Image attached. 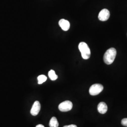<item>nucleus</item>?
<instances>
[{"mask_svg":"<svg viewBox=\"0 0 127 127\" xmlns=\"http://www.w3.org/2000/svg\"><path fill=\"white\" fill-rule=\"evenodd\" d=\"M116 50L114 48H111L108 49L104 53V63L107 64L113 63L116 57Z\"/></svg>","mask_w":127,"mask_h":127,"instance_id":"1","label":"nucleus"},{"mask_svg":"<svg viewBox=\"0 0 127 127\" xmlns=\"http://www.w3.org/2000/svg\"><path fill=\"white\" fill-rule=\"evenodd\" d=\"M79 49L82 57L84 59H89L91 57V50L87 44L84 42H81L79 44Z\"/></svg>","mask_w":127,"mask_h":127,"instance_id":"2","label":"nucleus"},{"mask_svg":"<svg viewBox=\"0 0 127 127\" xmlns=\"http://www.w3.org/2000/svg\"><path fill=\"white\" fill-rule=\"evenodd\" d=\"M104 89L102 85L100 84H95L90 87L89 92L91 95H98Z\"/></svg>","mask_w":127,"mask_h":127,"instance_id":"3","label":"nucleus"},{"mask_svg":"<svg viewBox=\"0 0 127 127\" xmlns=\"http://www.w3.org/2000/svg\"><path fill=\"white\" fill-rule=\"evenodd\" d=\"M73 108V104L70 101H65L60 104L59 106V109L61 112H65L70 111Z\"/></svg>","mask_w":127,"mask_h":127,"instance_id":"4","label":"nucleus"},{"mask_svg":"<svg viewBox=\"0 0 127 127\" xmlns=\"http://www.w3.org/2000/svg\"><path fill=\"white\" fill-rule=\"evenodd\" d=\"M110 12L108 9H104L101 10L98 15V19L100 21H105L109 19L110 17Z\"/></svg>","mask_w":127,"mask_h":127,"instance_id":"5","label":"nucleus"},{"mask_svg":"<svg viewBox=\"0 0 127 127\" xmlns=\"http://www.w3.org/2000/svg\"><path fill=\"white\" fill-rule=\"evenodd\" d=\"M41 110V104L38 101H36L33 103V104L31 109L30 113L33 116H36L38 115Z\"/></svg>","mask_w":127,"mask_h":127,"instance_id":"6","label":"nucleus"},{"mask_svg":"<svg viewBox=\"0 0 127 127\" xmlns=\"http://www.w3.org/2000/svg\"><path fill=\"white\" fill-rule=\"evenodd\" d=\"M59 25L62 28V29L65 31L68 30L70 27V24L68 20L64 19H62L59 20Z\"/></svg>","mask_w":127,"mask_h":127,"instance_id":"7","label":"nucleus"},{"mask_svg":"<svg viewBox=\"0 0 127 127\" xmlns=\"http://www.w3.org/2000/svg\"><path fill=\"white\" fill-rule=\"evenodd\" d=\"M108 107L106 104L103 102H100L97 106V110L98 112L101 114H104L106 113Z\"/></svg>","mask_w":127,"mask_h":127,"instance_id":"8","label":"nucleus"},{"mask_svg":"<svg viewBox=\"0 0 127 127\" xmlns=\"http://www.w3.org/2000/svg\"><path fill=\"white\" fill-rule=\"evenodd\" d=\"M49 126L50 127H59V123L55 117H53L50 119Z\"/></svg>","mask_w":127,"mask_h":127,"instance_id":"9","label":"nucleus"},{"mask_svg":"<svg viewBox=\"0 0 127 127\" xmlns=\"http://www.w3.org/2000/svg\"><path fill=\"white\" fill-rule=\"evenodd\" d=\"M49 77L52 81H55L58 79V75H56L55 72L53 70H51L49 72Z\"/></svg>","mask_w":127,"mask_h":127,"instance_id":"10","label":"nucleus"},{"mask_svg":"<svg viewBox=\"0 0 127 127\" xmlns=\"http://www.w3.org/2000/svg\"><path fill=\"white\" fill-rule=\"evenodd\" d=\"M37 79L38 81V84H41L46 81L47 78L44 75H41L38 77Z\"/></svg>","mask_w":127,"mask_h":127,"instance_id":"11","label":"nucleus"},{"mask_svg":"<svg viewBox=\"0 0 127 127\" xmlns=\"http://www.w3.org/2000/svg\"><path fill=\"white\" fill-rule=\"evenodd\" d=\"M122 124L123 126L127 127V118H124L122 120Z\"/></svg>","mask_w":127,"mask_h":127,"instance_id":"12","label":"nucleus"},{"mask_svg":"<svg viewBox=\"0 0 127 127\" xmlns=\"http://www.w3.org/2000/svg\"><path fill=\"white\" fill-rule=\"evenodd\" d=\"M63 127H77L76 125H73V124H72V125H66V126H64Z\"/></svg>","mask_w":127,"mask_h":127,"instance_id":"13","label":"nucleus"},{"mask_svg":"<svg viewBox=\"0 0 127 127\" xmlns=\"http://www.w3.org/2000/svg\"><path fill=\"white\" fill-rule=\"evenodd\" d=\"M36 127H44V126L41 124H39V125H37Z\"/></svg>","mask_w":127,"mask_h":127,"instance_id":"14","label":"nucleus"}]
</instances>
